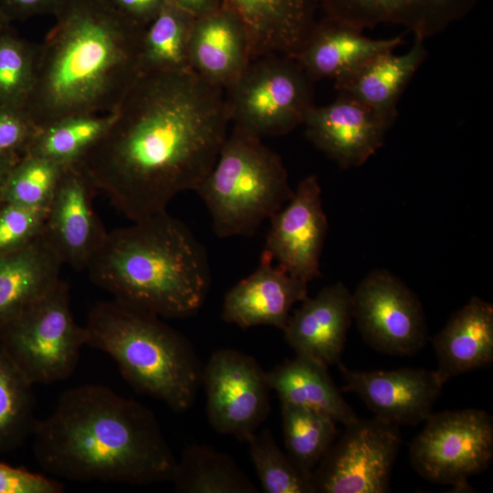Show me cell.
Instances as JSON below:
<instances>
[{
    "label": "cell",
    "instance_id": "cell-1",
    "mask_svg": "<svg viewBox=\"0 0 493 493\" xmlns=\"http://www.w3.org/2000/svg\"><path fill=\"white\" fill-rule=\"evenodd\" d=\"M112 112L106 132L73 164L131 221L197 189L230 121L225 91L192 70L141 74Z\"/></svg>",
    "mask_w": 493,
    "mask_h": 493
},
{
    "label": "cell",
    "instance_id": "cell-31",
    "mask_svg": "<svg viewBox=\"0 0 493 493\" xmlns=\"http://www.w3.org/2000/svg\"><path fill=\"white\" fill-rule=\"evenodd\" d=\"M281 417L288 455L312 474L335 440L337 422L321 412L289 404H281Z\"/></svg>",
    "mask_w": 493,
    "mask_h": 493
},
{
    "label": "cell",
    "instance_id": "cell-6",
    "mask_svg": "<svg viewBox=\"0 0 493 493\" xmlns=\"http://www.w3.org/2000/svg\"><path fill=\"white\" fill-rule=\"evenodd\" d=\"M195 192L219 237L251 236L294 190L281 157L262 139L234 125L213 168Z\"/></svg>",
    "mask_w": 493,
    "mask_h": 493
},
{
    "label": "cell",
    "instance_id": "cell-12",
    "mask_svg": "<svg viewBox=\"0 0 493 493\" xmlns=\"http://www.w3.org/2000/svg\"><path fill=\"white\" fill-rule=\"evenodd\" d=\"M210 425L240 441L257 432L270 411L267 372L257 360L234 349L214 351L203 367Z\"/></svg>",
    "mask_w": 493,
    "mask_h": 493
},
{
    "label": "cell",
    "instance_id": "cell-13",
    "mask_svg": "<svg viewBox=\"0 0 493 493\" xmlns=\"http://www.w3.org/2000/svg\"><path fill=\"white\" fill-rule=\"evenodd\" d=\"M269 221L263 251L293 277L308 283L320 278L328 221L318 177L310 174L301 180L287 205Z\"/></svg>",
    "mask_w": 493,
    "mask_h": 493
},
{
    "label": "cell",
    "instance_id": "cell-21",
    "mask_svg": "<svg viewBox=\"0 0 493 493\" xmlns=\"http://www.w3.org/2000/svg\"><path fill=\"white\" fill-rule=\"evenodd\" d=\"M251 59L247 35L234 13L220 5L194 18L189 62L191 70L205 81L225 91Z\"/></svg>",
    "mask_w": 493,
    "mask_h": 493
},
{
    "label": "cell",
    "instance_id": "cell-37",
    "mask_svg": "<svg viewBox=\"0 0 493 493\" xmlns=\"http://www.w3.org/2000/svg\"><path fill=\"white\" fill-rule=\"evenodd\" d=\"M59 481L0 461V493H61Z\"/></svg>",
    "mask_w": 493,
    "mask_h": 493
},
{
    "label": "cell",
    "instance_id": "cell-10",
    "mask_svg": "<svg viewBox=\"0 0 493 493\" xmlns=\"http://www.w3.org/2000/svg\"><path fill=\"white\" fill-rule=\"evenodd\" d=\"M344 426L312 472L315 493L389 492L402 443L399 425L373 416Z\"/></svg>",
    "mask_w": 493,
    "mask_h": 493
},
{
    "label": "cell",
    "instance_id": "cell-28",
    "mask_svg": "<svg viewBox=\"0 0 493 493\" xmlns=\"http://www.w3.org/2000/svg\"><path fill=\"white\" fill-rule=\"evenodd\" d=\"M171 482L179 493L259 492L229 455L198 444L184 448Z\"/></svg>",
    "mask_w": 493,
    "mask_h": 493
},
{
    "label": "cell",
    "instance_id": "cell-24",
    "mask_svg": "<svg viewBox=\"0 0 493 493\" xmlns=\"http://www.w3.org/2000/svg\"><path fill=\"white\" fill-rule=\"evenodd\" d=\"M435 370L444 384L452 377L484 368L493 361V306L472 297L433 338Z\"/></svg>",
    "mask_w": 493,
    "mask_h": 493
},
{
    "label": "cell",
    "instance_id": "cell-26",
    "mask_svg": "<svg viewBox=\"0 0 493 493\" xmlns=\"http://www.w3.org/2000/svg\"><path fill=\"white\" fill-rule=\"evenodd\" d=\"M328 368L317 360L296 354L267 372V377L281 404L321 412L345 425L358 417L342 397Z\"/></svg>",
    "mask_w": 493,
    "mask_h": 493
},
{
    "label": "cell",
    "instance_id": "cell-3",
    "mask_svg": "<svg viewBox=\"0 0 493 493\" xmlns=\"http://www.w3.org/2000/svg\"><path fill=\"white\" fill-rule=\"evenodd\" d=\"M36 45L32 89L24 111L37 129L61 119L115 110L141 76L145 29L103 0H66Z\"/></svg>",
    "mask_w": 493,
    "mask_h": 493
},
{
    "label": "cell",
    "instance_id": "cell-33",
    "mask_svg": "<svg viewBox=\"0 0 493 493\" xmlns=\"http://www.w3.org/2000/svg\"><path fill=\"white\" fill-rule=\"evenodd\" d=\"M67 166L42 157L23 154L6 175L3 202L47 209Z\"/></svg>",
    "mask_w": 493,
    "mask_h": 493
},
{
    "label": "cell",
    "instance_id": "cell-4",
    "mask_svg": "<svg viewBox=\"0 0 493 493\" xmlns=\"http://www.w3.org/2000/svg\"><path fill=\"white\" fill-rule=\"evenodd\" d=\"M132 222L108 232L86 269L90 280L163 319L195 314L211 281L205 247L166 210Z\"/></svg>",
    "mask_w": 493,
    "mask_h": 493
},
{
    "label": "cell",
    "instance_id": "cell-29",
    "mask_svg": "<svg viewBox=\"0 0 493 493\" xmlns=\"http://www.w3.org/2000/svg\"><path fill=\"white\" fill-rule=\"evenodd\" d=\"M113 112L70 116L37 129L24 154L76 163L106 132Z\"/></svg>",
    "mask_w": 493,
    "mask_h": 493
},
{
    "label": "cell",
    "instance_id": "cell-20",
    "mask_svg": "<svg viewBox=\"0 0 493 493\" xmlns=\"http://www.w3.org/2000/svg\"><path fill=\"white\" fill-rule=\"evenodd\" d=\"M247 35L252 59L271 54L295 58L317 19L318 0H221Z\"/></svg>",
    "mask_w": 493,
    "mask_h": 493
},
{
    "label": "cell",
    "instance_id": "cell-27",
    "mask_svg": "<svg viewBox=\"0 0 493 493\" xmlns=\"http://www.w3.org/2000/svg\"><path fill=\"white\" fill-rule=\"evenodd\" d=\"M194 18L173 0H165L142 37V74L191 70L189 43Z\"/></svg>",
    "mask_w": 493,
    "mask_h": 493
},
{
    "label": "cell",
    "instance_id": "cell-18",
    "mask_svg": "<svg viewBox=\"0 0 493 493\" xmlns=\"http://www.w3.org/2000/svg\"><path fill=\"white\" fill-rule=\"evenodd\" d=\"M351 292L342 282L322 288L301 301L282 330L297 355L326 366L339 364L352 321Z\"/></svg>",
    "mask_w": 493,
    "mask_h": 493
},
{
    "label": "cell",
    "instance_id": "cell-34",
    "mask_svg": "<svg viewBox=\"0 0 493 493\" xmlns=\"http://www.w3.org/2000/svg\"><path fill=\"white\" fill-rule=\"evenodd\" d=\"M36 45L8 26L0 33V108L24 110L35 69Z\"/></svg>",
    "mask_w": 493,
    "mask_h": 493
},
{
    "label": "cell",
    "instance_id": "cell-15",
    "mask_svg": "<svg viewBox=\"0 0 493 493\" xmlns=\"http://www.w3.org/2000/svg\"><path fill=\"white\" fill-rule=\"evenodd\" d=\"M308 139L341 169L359 167L383 145L387 120L344 94L314 105L302 123Z\"/></svg>",
    "mask_w": 493,
    "mask_h": 493
},
{
    "label": "cell",
    "instance_id": "cell-35",
    "mask_svg": "<svg viewBox=\"0 0 493 493\" xmlns=\"http://www.w3.org/2000/svg\"><path fill=\"white\" fill-rule=\"evenodd\" d=\"M47 209L4 203L0 205V254L20 249L42 232Z\"/></svg>",
    "mask_w": 493,
    "mask_h": 493
},
{
    "label": "cell",
    "instance_id": "cell-2",
    "mask_svg": "<svg viewBox=\"0 0 493 493\" xmlns=\"http://www.w3.org/2000/svg\"><path fill=\"white\" fill-rule=\"evenodd\" d=\"M32 437L41 468L72 482H171L177 464L154 414L99 384L61 393Z\"/></svg>",
    "mask_w": 493,
    "mask_h": 493
},
{
    "label": "cell",
    "instance_id": "cell-42",
    "mask_svg": "<svg viewBox=\"0 0 493 493\" xmlns=\"http://www.w3.org/2000/svg\"><path fill=\"white\" fill-rule=\"evenodd\" d=\"M11 22L0 11V33L10 26Z\"/></svg>",
    "mask_w": 493,
    "mask_h": 493
},
{
    "label": "cell",
    "instance_id": "cell-8",
    "mask_svg": "<svg viewBox=\"0 0 493 493\" xmlns=\"http://www.w3.org/2000/svg\"><path fill=\"white\" fill-rule=\"evenodd\" d=\"M313 82L292 57L253 58L225 90L229 120L260 139L286 134L301 125L315 105Z\"/></svg>",
    "mask_w": 493,
    "mask_h": 493
},
{
    "label": "cell",
    "instance_id": "cell-19",
    "mask_svg": "<svg viewBox=\"0 0 493 493\" xmlns=\"http://www.w3.org/2000/svg\"><path fill=\"white\" fill-rule=\"evenodd\" d=\"M326 16L360 30L381 24L424 39L466 17L479 0H318Z\"/></svg>",
    "mask_w": 493,
    "mask_h": 493
},
{
    "label": "cell",
    "instance_id": "cell-7",
    "mask_svg": "<svg viewBox=\"0 0 493 493\" xmlns=\"http://www.w3.org/2000/svg\"><path fill=\"white\" fill-rule=\"evenodd\" d=\"M0 343L33 384L70 377L86 345V331L74 319L68 283L60 278L6 323L0 330Z\"/></svg>",
    "mask_w": 493,
    "mask_h": 493
},
{
    "label": "cell",
    "instance_id": "cell-17",
    "mask_svg": "<svg viewBox=\"0 0 493 493\" xmlns=\"http://www.w3.org/2000/svg\"><path fill=\"white\" fill-rule=\"evenodd\" d=\"M308 297V282L288 274L263 251L256 270L225 295L224 321L242 329L259 325L284 330L292 307Z\"/></svg>",
    "mask_w": 493,
    "mask_h": 493
},
{
    "label": "cell",
    "instance_id": "cell-41",
    "mask_svg": "<svg viewBox=\"0 0 493 493\" xmlns=\"http://www.w3.org/2000/svg\"><path fill=\"white\" fill-rule=\"evenodd\" d=\"M19 158L17 155L0 157V205L3 204V187L6 175Z\"/></svg>",
    "mask_w": 493,
    "mask_h": 493
},
{
    "label": "cell",
    "instance_id": "cell-16",
    "mask_svg": "<svg viewBox=\"0 0 493 493\" xmlns=\"http://www.w3.org/2000/svg\"><path fill=\"white\" fill-rule=\"evenodd\" d=\"M338 365L342 391L356 393L374 416L399 426L425 422L444 385L435 371L421 368L354 371Z\"/></svg>",
    "mask_w": 493,
    "mask_h": 493
},
{
    "label": "cell",
    "instance_id": "cell-11",
    "mask_svg": "<svg viewBox=\"0 0 493 493\" xmlns=\"http://www.w3.org/2000/svg\"><path fill=\"white\" fill-rule=\"evenodd\" d=\"M352 319L364 341L380 352L414 354L425 344L427 326L416 294L387 269L368 273L351 293Z\"/></svg>",
    "mask_w": 493,
    "mask_h": 493
},
{
    "label": "cell",
    "instance_id": "cell-32",
    "mask_svg": "<svg viewBox=\"0 0 493 493\" xmlns=\"http://www.w3.org/2000/svg\"><path fill=\"white\" fill-rule=\"evenodd\" d=\"M261 488L266 493H315L311 475L301 469L263 429L246 441Z\"/></svg>",
    "mask_w": 493,
    "mask_h": 493
},
{
    "label": "cell",
    "instance_id": "cell-23",
    "mask_svg": "<svg viewBox=\"0 0 493 493\" xmlns=\"http://www.w3.org/2000/svg\"><path fill=\"white\" fill-rule=\"evenodd\" d=\"M424 41L414 37L413 46L404 54L387 50L372 57L334 82V88L338 93L352 98L393 124L402 94L427 57Z\"/></svg>",
    "mask_w": 493,
    "mask_h": 493
},
{
    "label": "cell",
    "instance_id": "cell-40",
    "mask_svg": "<svg viewBox=\"0 0 493 493\" xmlns=\"http://www.w3.org/2000/svg\"><path fill=\"white\" fill-rule=\"evenodd\" d=\"M194 16H200L217 9L221 0H173Z\"/></svg>",
    "mask_w": 493,
    "mask_h": 493
},
{
    "label": "cell",
    "instance_id": "cell-14",
    "mask_svg": "<svg viewBox=\"0 0 493 493\" xmlns=\"http://www.w3.org/2000/svg\"><path fill=\"white\" fill-rule=\"evenodd\" d=\"M97 189L76 164L66 167L50 201L41 236L62 265L86 270L108 234L97 215Z\"/></svg>",
    "mask_w": 493,
    "mask_h": 493
},
{
    "label": "cell",
    "instance_id": "cell-30",
    "mask_svg": "<svg viewBox=\"0 0 493 493\" xmlns=\"http://www.w3.org/2000/svg\"><path fill=\"white\" fill-rule=\"evenodd\" d=\"M33 385L0 343V453L18 447L33 435L37 421Z\"/></svg>",
    "mask_w": 493,
    "mask_h": 493
},
{
    "label": "cell",
    "instance_id": "cell-38",
    "mask_svg": "<svg viewBox=\"0 0 493 493\" xmlns=\"http://www.w3.org/2000/svg\"><path fill=\"white\" fill-rule=\"evenodd\" d=\"M118 15L145 29L157 16L165 0H103Z\"/></svg>",
    "mask_w": 493,
    "mask_h": 493
},
{
    "label": "cell",
    "instance_id": "cell-36",
    "mask_svg": "<svg viewBox=\"0 0 493 493\" xmlns=\"http://www.w3.org/2000/svg\"><path fill=\"white\" fill-rule=\"evenodd\" d=\"M36 130L24 110L0 108V157L23 155Z\"/></svg>",
    "mask_w": 493,
    "mask_h": 493
},
{
    "label": "cell",
    "instance_id": "cell-5",
    "mask_svg": "<svg viewBox=\"0 0 493 493\" xmlns=\"http://www.w3.org/2000/svg\"><path fill=\"white\" fill-rule=\"evenodd\" d=\"M162 319L116 299L98 302L84 325L86 345L109 355L135 392L183 413L194 404L203 367L188 339Z\"/></svg>",
    "mask_w": 493,
    "mask_h": 493
},
{
    "label": "cell",
    "instance_id": "cell-22",
    "mask_svg": "<svg viewBox=\"0 0 493 493\" xmlns=\"http://www.w3.org/2000/svg\"><path fill=\"white\" fill-rule=\"evenodd\" d=\"M404 36L374 39L335 18L317 20L309 38L294 58L313 80L345 78L372 57L394 50Z\"/></svg>",
    "mask_w": 493,
    "mask_h": 493
},
{
    "label": "cell",
    "instance_id": "cell-25",
    "mask_svg": "<svg viewBox=\"0 0 493 493\" xmlns=\"http://www.w3.org/2000/svg\"><path fill=\"white\" fill-rule=\"evenodd\" d=\"M61 267L41 235L20 249L0 254V330L56 285Z\"/></svg>",
    "mask_w": 493,
    "mask_h": 493
},
{
    "label": "cell",
    "instance_id": "cell-39",
    "mask_svg": "<svg viewBox=\"0 0 493 493\" xmlns=\"http://www.w3.org/2000/svg\"><path fill=\"white\" fill-rule=\"evenodd\" d=\"M66 0H0V11L10 21L55 15Z\"/></svg>",
    "mask_w": 493,
    "mask_h": 493
},
{
    "label": "cell",
    "instance_id": "cell-9",
    "mask_svg": "<svg viewBox=\"0 0 493 493\" xmlns=\"http://www.w3.org/2000/svg\"><path fill=\"white\" fill-rule=\"evenodd\" d=\"M413 440L412 467L425 479L455 488L484 472L493 457V419L478 409L432 413Z\"/></svg>",
    "mask_w": 493,
    "mask_h": 493
}]
</instances>
